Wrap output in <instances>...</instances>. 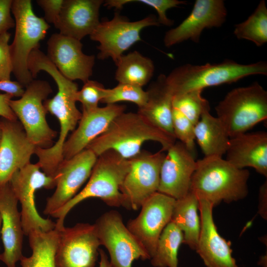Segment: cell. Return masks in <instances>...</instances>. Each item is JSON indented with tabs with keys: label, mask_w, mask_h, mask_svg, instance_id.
Returning a JSON list of instances; mask_svg holds the SVG:
<instances>
[{
	"label": "cell",
	"mask_w": 267,
	"mask_h": 267,
	"mask_svg": "<svg viewBox=\"0 0 267 267\" xmlns=\"http://www.w3.org/2000/svg\"><path fill=\"white\" fill-rule=\"evenodd\" d=\"M230 138L267 118V91L258 82L230 91L215 107Z\"/></svg>",
	"instance_id": "8992f818"
},
{
	"label": "cell",
	"mask_w": 267,
	"mask_h": 267,
	"mask_svg": "<svg viewBox=\"0 0 267 267\" xmlns=\"http://www.w3.org/2000/svg\"><path fill=\"white\" fill-rule=\"evenodd\" d=\"M126 106L117 104L82 111L78 127L67 139L63 148L64 159H69L84 149L101 134L111 122L125 112Z\"/></svg>",
	"instance_id": "44dd1931"
},
{
	"label": "cell",
	"mask_w": 267,
	"mask_h": 267,
	"mask_svg": "<svg viewBox=\"0 0 267 267\" xmlns=\"http://www.w3.org/2000/svg\"><path fill=\"white\" fill-rule=\"evenodd\" d=\"M97 157L86 148L69 159H63L54 176L55 189L46 200L44 214L52 216L78 193L89 179Z\"/></svg>",
	"instance_id": "5bb4252c"
},
{
	"label": "cell",
	"mask_w": 267,
	"mask_h": 267,
	"mask_svg": "<svg viewBox=\"0 0 267 267\" xmlns=\"http://www.w3.org/2000/svg\"><path fill=\"white\" fill-rule=\"evenodd\" d=\"M198 201L201 227L195 251L207 267H239L232 256L230 242L218 231L213 217V205L205 199Z\"/></svg>",
	"instance_id": "ffe728a7"
},
{
	"label": "cell",
	"mask_w": 267,
	"mask_h": 267,
	"mask_svg": "<svg viewBox=\"0 0 267 267\" xmlns=\"http://www.w3.org/2000/svg\"><path fill=\"white\" fill-rule=\"evenodd\" d=\"M172 127L175 138L193 154L195 149L194 124L177 109L173 107Z\"/></svg>",
	"instance_id": "e575fe53"
},
{
	"label": "cell",
	"mask_w": 267,
	"mask_h": 267,
	"mask_svg": "<svg viewBox=\"0 0 267 267\" xmlns=\"http://www.w3.org/2000/svg\"><path fill=\"white\" fill-rule=\"evenodd\" d=\"M165 156L162 150L154 153L141 150L129 159V170L120 187L125 208L139 209L147 199L158 192Z\"/></svg>",
	"instance_id": "8fae6325"
},
{
	"label": "cell",
	"mask_w": 267,
	"mask_h": 267,
	"mask_svg": "<svg viewBox=\"0 0 267 267\" xmlns=\"http://www.w3.org/2000/svg\"><path fill=\"white\" fill-rule=\"evenodd\" d=\"M13 97L9 94L0 93V116L2 118L10 120H18L9 106V101Z\"/></svg>",
	"instance_id": "60d3db41"
},
{
	"label": "cell",
	"mask_w": 267,
	"mask_h": 267,
	"mask_svg": "<svg viewBox=\"0 0 267 267\" xmlns=\"http://www.w3.org/2000/svg\"><path fill=\"white\" fill-rule=\"evenodd\" d=\"M175 201L174 198L157 192L143 203L139 215L127 223L128 229L146 250L150 259L155 252L162 231L171 221Z\"/></svg>",
	"instance_id": "9a60e30c"
},
{
	"label": "cell",
	"mask_w": 267,
	"mask_h": 267,
	"mask_svg": "<svg viewBox=\"0 0 267 267\" xmlns=\"http://www.w3.org/2000/svg\"><path fill=\"white\" fill-rule=\"evenodd\" d=\"M203 90H194L174 96L173 107L178 110L195 126L203 112L210 109L208 101L202 96Z\"/></svg>",
	"instance_id": "1f68e13d"
},
{
	"label": "cell",
	"mask_w": 267,
	"mask_h": 267,
	"mask_svg": "<svg viewBox=\"0 0 267 267\" xmlns=\"http://www.w3.org/2000/svg\"><path fill=\"white\" fill-rule=\"evenodd\" d=\"M148 141L159 142L162 145L161 150L165 151L176 141V138L138 112H124L116 117L86 148L90 149L97 157L112 150L129 159L139 153L142 144Z\"/></svg>",
	"instance_id": "6da1fadb"
},
{
	"label": "cell",
	"mask_w": 267,
	"mask_h": 267,
	"mask_svg": "<svg viewBox=\"0 0 267 267\" xmlns=\"http://www.w3.org/2000/svg\"><path fill=\"white\" fill-rule=\"evenodd\" d=\"M147 100L148 93L142 87L119 83L115 87L108 89L106 95L100 102L111 104L128 101L134 103L140 108L146 104Z\"/></svg>",
	"instance_id": "d6a6232c"
},
{
	"label": "cell",
	"mask_w": 267,
	"mask_h": 267,
	"mask_svg": "<svg viewBox=\"0 0 267 267\" xmlns=\"http://www.w3.org/2000/svg\"><path fill=\"white\" fill-rule=\"evenodd\" d=\"M0 142V186L8 183L17 171L30 163L37 147L28 139L18 121L1 120Z\"/></svg>",
	"instance_id": "d6986e66"
},
{
	"label": "cell",
	"mask_w": 267,
	"mask_h": 267,
	"mask_svg": "<svg viewBox=\"0 0 267 267\" xmlns=\"http://www.w3.org/2000/svg\"><path fill=\"white\" fill-rule=\"evenodd\" d=\"M102 0H64L55 27L63 35L81 41L90 35L100 23Z\"/></svg>",
	"instance_id": "603a6c76"
},
{
	"label": "cell",
	"mask_w": 267,
	"mask_h": 267,
	"mask_svg": "<svg viewBox=\"0 0 267 267\" xmlns=\"http://www.w3.org/2000/svg\"><path fill=\"white\" fill-rule=\"evenodd\" d=\"M8 183L21 205V219L24 235L28 236L33 231L47 232L55 228V222L40 215L35 200L37 190L55 188L53 178L44 173L37 163H30L15 172Z\"/></svg>",
	"instance_id": "9c48e42d"
},
{
	"label": "cell",
	"mask_w": 267,
	"mask_h": 267,
	"mask_svg": "<svg viewBox=\"0 0 267 267\" xmlns=\"http://www.w3.org/2000/svg\"><path fill=\"white\" fill-rule=\"evenodd\" d=\"M233 34L238 39L251 41L257 46L267 43V7L264 0L246 20L235 26Z\"/></svg>",
	"instance_id": "4dcf8cb0"
},
{
	"label": "cell",
	"mask_w": 267,
	"mask_h": 267,
	"mask_svg": "<svg viewBox=\"0 0 267 267\" xmlns=\"http://www.w3.org/2000/svg\"><path fill=\"white\" fill-rule=\"evenodd\" d=\"M227 14L222 0H196L190 14L179 25L166 33L165 46L170 47L187 40L198 43L204 30L221 27Z\"/></svg>",
	"instance_id": "2e32d148"
},
{
	"label": "cell",
	"mask_w": 267,
	"mask_h": 267,
	"mask_svg": "<svg viewBox=\"0 0 267 267\" xmlns=\"http://www.w3.org/2000/svg\"><path fill=\"white\" fill-rule=\"evenodd\" d=\"M18 99L9 101V106L22 125L27 137L37 147L48 148L54 144L57 132L48 125L44 102L52 92L46 81L33 79Z\"/></svg>",
	"instance_id": "52a82bcc"
},
{
	"label": "cell",
	"mask_w": 267,
	"mask_h": 267,
	"mask_svg": "<svg viewBox=\"0 0 267 267\" xmlns=\"http://www.w3.org/2000/svg\"><path fill=\"white\" fill-rule=\"evenodd\" d=\"M267 75V63L259 61L240 64L225 59L219 63L179 66L166 76V81L174 96L205 88L231 84L251 75Z\"/></svg>",
	"instance_id": "277c9868"
},
{
	"label": "cell",
	"mask_w": 267,
	"mask_h": 267,
	"mask_svg": "<svg viewBox=\"0 0 267 267\" xmlns=\"http://www.w3.org/2000/svg\"><path fill=\"white\" fill-rule=\"evenodd\" d=\"M258 213L264 219H267V182L266 181L261 186L259 195Z\"/></svg>",
	"instance_id": "b9f144b4"
},
{
	"label": "cell",
	"mask_w": 267,
	"mask_h": 267,
	"mask_svg": "<svg viewBox=\"0 0 267 267\" xmlns=\"http://www.w3.org/2000/svg\"><path fill=\"white\" fill-rule=\"evenodd\" d=\"M17 203L9 183L2 186L0 189V214L3 252L0 254V260L7 267H16V263L23 256L24 233Z\"/></svg>",
	"instance_id": "7402d4cb"
},
{
	"label": "cell",
	"mask_w": 267,
	"mask_h": 267,
	"mask_svg": "<svg viewBox=\"0 0 267 267\" xmlns=\"http://www.w3.org/2000/svg\"><path fill=\"white\" fill-rule=\"evenodd\" d=\"M12 1L0 0V35L15 26L14 20L11 14Z\"/></svg>",
	"instance_id": "f35d334b"
},
{
	"label": "cell",
	"mask_w": 267,
	"mask_h": 267,
	"mask_svg": "<svg viewBox=\"0 0 267 267\" xmlns=\"http://www.w3.org/2000/svg\"><path fill=\"white\" fill-rule=\"evenodd\" d=\"M166 151L161 167L158 192L178 200L189 192L196 161L193 154L179 141Z\"/></svg>",
	"instance_id": "ac0fdd59"
},
{
	"label": "cell",
	"mask_w": 267,
	"mask_h": 267,
	"mask_svg": "<svg viewBox=\"0 0 267 267\" xmlns=\"http://www.w3.org/2000/svg\"><path fill=\"white\" fill-rule=\"evenodd\" d=\"M32 255L21 258V267H56L55 254L58 240L55 228L47 232L33 231L28 234Z\"/></svg>",
	"instance_id": "f1b7e54d"
},
{
	"label": "cell",
	"mask_w": 267,
	"mask_h": 267,
	"mask_svg": "<svg viewBox=\"0 0 267 267\" xmlns=\"http://www.w3.org/2000/svg\"><path fill=\"white\" fill-rule=\"evenodd\" d=\"M1 215L0 214V228L1 227Z\"/></svg>",
	"instance_id": "f6af8a7d"
},
{
	"label": "cell",
	"mask_w": 267,
	"mask_h": 267,
	"mask_svg": "<svg viewBox=\"0 0 267 267\" xmlns=\"http://www.w3.org/2000/svg\"><path fill=\"white\" fill-rule=\"evenodd\" d=\"M160 25L153 15L130 21L116 13L111 20L100 22L89 36L91 40L99 43L97 58L104 60L110 57L116 65L126 50L141 40L140 34L142 29Z\"/></svg>",
	"instance_id": "7c38bea8"
},
{
	"label": "cell",
	"mask_w": 267,
	"mask_h": 267,
	"mask_svg": "<svg viewBox=\"0 0 267 267\" xmlns=\"http://www.w3.org/2000/svg\"><path fill=\"white\" fill-rule=\"evenodd\" d=\"M24 86L18 81L0 80V90L13 97H20L24 92Z\"/></svg>",
	"instance_id": "ab89813d"
},
{
	"label": "cell",
	"mask_w": 267,
	"mask_h": 267,
	"mask_svg": "<svg viewBox=\"0 0 267 267\" xmlns=\"http://www.w3.org/2000/svg\"><path fill=\"white\" fill-rule=\"evenodd\" d=\"M56 229V267H95L100 243L94 224L79 223L72 227Z\"/></svg>",
	"instance_id": "4fadbf2b"
},
{
	"label": "cell",
	"mask_w": 267,
	"mask_h": 267,
	"mask_svg": "<svg viewBox=\"0 0 267 267\" xmlns=\"http://www.w3.org/2000/svg\"><path fill=\"white\" fill-rule=\"evenodd\" d=\"M11 11L15 22V35L9 45L12 73L26 87L34 79L28 67L30 53L40 47L49 28L44 18L34 13L31 0H12Z\"/></svg>",
	"instance_id": "5b68a950"
},
{
	"label": "cell",
	"mask_w": 267,
	"mask_h": 267,
	"mask_svg": "<svg viewBox=\"0 0 267 267\" xmlns=\"http://www.w3.org/2000/svg\"><path fill=\"white\" fill-rule=\"evenodd\" d=\"M0 188H1V187L0 186Z\"/></svg>",
	"instance_id": "bcb514c9"
},
{
	"label": "cell",
	"mask_w": 267,
	"mask_h": 267,
	"mask_svg": "<svg viewBox=\"0 0 267 267\" xmlns=\"http://www.w3.org/2000/svg\"><path fill=\"white\" fill-rule=\"evenodd\" d=\"M249 171L238 169L222 157H204L196 161L190 191L198 199H205L213 206L245 198L248 193Z\"/></svg>",
	"instance_id": "7a4b0ae2"
},
{
	"label": "cell",
	"mask_w": 267,
	"mask_h": 267,
	"mask_svg": "<svg viewBox=\"0 0 267 267\" xmlns=\"http://www.w3.org/2000/svg\"><path fill=\"white\" fill-rule=\"evenodd\" d=\"M227 161L238 169L254 168L267 177V133H243L230 138Z\"/></svg>",
	"instance_id": "cb8c5ba5"
},
{
	"label": "cell",
	"mask_w": 267,
	"mask_h": 267,
	"mask_svg": "<svg viewBox=\"0 0 267 267\" xmlns=\"http://www.w3.org/2000/svg\"><path fill=\"white\" fill-rule=\"evenodd\" d=\"M107 90L102 84L89 80L78 90L76 101L82 104L83 111H89L98 107V103L105 97Z\"/></svg>",
	"instance_id": "d590c367"
},
{
	"label": "cell",
	"mask_w": 267,
	"mask_h": 267,
	"mask_svg": "<svg viewBox=\"0 0 267 267\" xmlns=\"http://www.w3.org/2000/svg\"><path fill=\"white\" fill-rule=\"evenodd\" d=\"M205 110L194 127L195 140L205 157H222L226 152L230 137L221 121Z\"/></svg>",
	"instance_id": "484cf974"
},
{
	"label": "cell",
	"mask_w": 267,
	"mask_h": 267,
	"mask_svg": "<svg viewBox=\"0 0 267 267\" xmlns=\"http://www.w3.org/2000/svg\"><path fill=\"white\" fill-rule=\"evenodd\" d=\"M116 66L115 79L119 83L140 87L149 82L155 70L153 61L137 51L123 54Z\"/></svg>",
	"instance_id": "83f0119b"
},
{
	"label": "cell",
	"mask_w": 267,
	"mask_h": 267,
	"mask_svg": "<svg viewBox=\"0 0 267 267\" xmlns=\"http://www.w3.org/2000/svg\"><path fill=\"white\" fill-rule=\"evenodd\" d=\"M131 2L141 3L153 7L158 13L159 24L166 26H171L174 24V21L167 17V11L186 3V1L178 0H108L104 2V5L108 8L121 9L125 4Z\"/></svg>",
	"instance_id": "836d02e7"
},
{
	"label": "cell",
	"mask_w": 267,
	"mask_h": 267,
	"mask_svg": "<svg viewBox=\"0 0 267 267\" xmlns=\"http://www.w3.org/2000/svg\"><path fill=\"white\" fill-rule=\"evenodd\" d=\"M99 256L100 261L98 267H114L111 264L107 255L103 250L99 249Z\"/></svg>",
	"instance_id": "7bdbcfd3"
},
{
	"label": "cell",
	"mask_w": 267,
	"mask_h": 267,
	"mask_svg": "<svg viewBox=\"0 0 267 267\" xmlns=\"http://www.w3.org/2000/svg\"><path fill=\"white\" fill-rule=\"evenodd\" d=\"M146 104L138 112L155 126L174 136L172 110L174 94L166 81V76L160 74L147 90Z\"/></svg>",
	"instance_id": "d4e9b609"
},
{
	"label": "cell",
	"mask_w": 267,
	"mask_h": 267,
	"mask_svg": "<svg viewBox=\"0 0 267 267\" xmlns=\"http://www.w3.org/2000/svg\"><path fill=\"white\" fill-rule=\"evenodd\" d=\"M93 224L100 245L106 248L114 267H132L135 260H150L149 255L125 225L118 212L104 213Z\"/></svg>",
	"instance_id": "30bf717a"
},
{
	"label": "cell",
	"mask_w": 267,
	"mask_h": 267,
	"mask_svg": "<svg viewBox=\"0 0 267 267\" xmlns=\"http://www.w3.org/2000/svg\"><path fill=\"white\" fill-rule=\"evenodd\" d=\"M77 91L73 88H60L52 98L44 102L47 112L59 121L60 132L57 141L52 146L48 148L37 147L35 154L38 157L37 163L41 170L52 178L64 159L63 148L67 136L76 129L82 116V112L76 105Z\"/></svg>",
	"instance_id": "ba28073f"
},
{
	"label": "cell",
	"mask_w": 267,
	"mask_h": 267,
	"mask_svg": "<svg viewBox=\"0 0 267 267\" xmlns=\"http://www.w3.org/2000/svg\"><path fill=\"white\" fill-rule=\"evenodd\" d=\"M48 58L66 78L84 83L92 74L95 62L93 55H87L82 50L81 41L59 33L53 34L47 43Z\"/></svg>",
	"instance_id": "e0dca14e"
},
{
	"label": "cell",
	"mask_w": 267,
	"mask_h": 267,
	"mask_svg": "<svg viewBox=\"0 0 267 267\" xmlns=\"http://www.w3.org/2000/svg\"><path fill=\"white\" fill-rule=\"evenodd\" d=\"M64 0H38L37 4L44 13L45 21L48 24L56 23L59 18Z\"/></svg>",
	"instance_id": "74e56055"
},
{
	"label": "cell",
	"mask_w": 267,
	"mask_h": 267,
	"mask_svg": "<svg viewBox=\"0 0 267 267\" xmlns=\"http://www.w3.org/2000/svg\"><path fill=\"white\" fill-rule=\"evenodd\" d=\"M1 135H2V126H1V120H0V142L1 138Z\"/></svg>",
	"instance_id": "ee69618b"
},
{
	"label": "cell",
	"mask_w": 267,
	"mask_h": 267,
	"mask_svg": "<svg viewBox=\"0 0 267 267\" xmlns=\"http://www.w3.org/2000/svg\"><path fill=\"white\" fill-rule=\"evenodd\" d=\"M198 210V199L189 191L183 198L176 200L171 221L182 231L183 243L194 250L197 248L200 232Z\"/></svg>",
	"instance_id": "4316f807"
},
{
	"label": "cell",
	"mask_w": 267,
	"mask_h": 267,
	"mask_svg": "<svg viewBox=\"0 0 267 267\" xmlns=\"http://www.w3.org/2000/svg\"><path fill=\"white\" fill-rule=\"evenodd\" d=\"M182 231L170 222L162 231L150 262L154 267H178V252L183 243Z\"/></svg>",
	"instance_id": "f546056e"
},
{
	"label": "cell",
	"mask_w": 267,
	"mask_h": 267,
	"mask_svg": "<svg viewBox=\"0 0 267 267\" xmlns=\"http://www.w3.org/2000/svg\"><path fill=\"white\" fill-rule=\"evenodd\" d=\"M10 36L8 31L0 35V80H10L12 73L9 44Z\"/></svg>",
	"instance_id": "8d00e7d4"
},
{
	"label": "cell",
	"mask_w": 267,
	"mask_h": 267,
	"mask_svg": "<svg viewBox=\"0 0 267 267\" xmlns=\"http://www.w3.org/2000/svg\"><path fill=\"white\" fill-rule=\"evenodd\" d=\"M129 168V159L114 150H107L98 156L85 186L51 216L57 219L55 228L63 227L68 213L88 198H99L111 207H125L120 187Z\"/></svg>",
	"instance_id": "3957f363"
}]
</instances>
